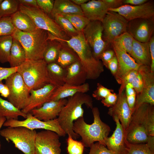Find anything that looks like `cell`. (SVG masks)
Segmentation results:
<instances>
[{
    "label": "cell",
    "instance_id": "1f68e13d",
    "mask_svg": "<svg viewBox=\"0 0 154 154\" xmlns=\"http://www.w3.org/2000/svg\"><path fill=\"white\" fill-rule=\"evenodd\" d=\"M79 60L78 56L74 52L62 47L56 62L62 67L66 69L74 62Z\"/></svg>",
    "mask_w": 154,
    "mask_h": 154
},
{
    "label": "cell",
    "instance_id": "f546056e",
    "mask_svg": "<svg viewBox=\"0 0 154 154\" xmlns=\"http://www.w3.org/2000/svg\"><path fill=\"white\" fill-rule=\"evenodd\" d=\"M27 59L24 48L18 41L13 38L9 62L10 67H17Z\"/></svg>",
    "mask_w": 154,
    "mask_h": 154
},
{
    "label": "cell",
    "instance_id": "6125c7cd",
    "mask_svg": "<svg viewBox=\"0 0 154 154\" xmlns=\"http://www.w3.org/2000/svg\"><path fill=\"white\" fill-rule=\"evenodd\" d=\"M6 120V119L5 117H1L0 118V129L3 126V125ZM1 147V145L0 141V151Z\"/></svg>",
    "mask_w": 154,
    "mask_h": 154
},
{
    "label": "cell",
    "instance_id": "74e56055",
    "mask_svg": "<svg viewBox=\"0 0 154 154\" xmlns=\"http://www.w3.org/2000/svg\"><path fill=\"white\" fill-rule=\"evenodd\" d=\"M127 154H154L146 143L132 144L126 141Z\"/></svg>",
    "mask_w": 154,
    "mask_h": 154
},
{
    "label": "cell",
    "instance_id": "52a82bcc",
    "mask_svg": "<svg viewBox=\"0 0 154 154\" xmlns=\"http://www.w3.org/2000/svg\"><path fill=\"white\" fill-rule=\"evenodd\" d=\"M19 10L28 15L37 28L46 31L58 39L66 40V32L38 7L19 5Z\"/></svg>",
    "mask_w": 154,
    "mask_h": 154
},
{
    "label": "cell",
    "instance_id": "7402d4cb",
    "mask_svg": "<svg viewBox=\"0 0 154 154\" xmlns=\"http://www.w3.org/2000/svg\"><path fill=\"white\" fill-rule=\"evenodd\" d=\"M84 15L90 21L102 22L108 11V6L102 0H92L80 6Z\"/></svg>",
    "mask_w": 154,
    "mask_h": 154
},
{
    "label": "cell",
    "instance_id": "6f0895ef",
    "mask_svg": "<svg viewBox=\"0 0 154 154\" xmlns=\"http://www.w3.org/2000/svg\"><path fill=\"white\" fill-rule=\"evenodd\" d=\"M146 143L150 150L154 152V136L149 135Z\"/></svg>",
    "mask_w": 154,
    "mask_h": 154
},
{
    "label": "cell",
    "instance_id": "bcb514c9",
    "mask_svg": "<svg viewBox=\"0 0 154 154\" xmlns=\"http://www.w3.org/2000/svg\"><path fill=\"white\" fill-rule=\"evenodd\" d=\"M115 53L113 50L107 49L101 54L100 58L102 60L104 66L107 68L109 62L115 55Z\"/></svg>",
    "mask_w": 154,
    "mask_h": 154
},
{
    "label": "cell",
    "instance_id": "5bb4252c",
    "mask_svg": "<svg viewBox=\"0 0 154 154\" xmlns=\"http://www.w3.org/2000/svg\"><path fill=\"white\" fill-rule=\"evenodd\" d=\"M108 11L118 13L128 21L138 18H154V3L149 0L139 5H124L117 8L109 9Z\"/></svg>",
    "mask_w": 154,
    "mask_h": 154
},
{
    "label": "cell",
    "instance_id": "be15d7a7",
    "mask_svg": "<svg viewBox=\"0 0 154 154\" xmlns=\"http://www.w3.org/2000/svg\"><path fill=\"white\" fill-rule=\"evenodd\" d=\"M6 85L5 84H4L2 81L0 82V93L1 91L5 87Z\"/></svg>",
    "mask_w": 154,
    "mask_h": 154
},
{
    "label": "cell",
    "instance_id": "d6986e66",
    "mask_svg": "<svg viewBox=\"0 0 154 154\" xmlns=\"http://www.w3.org/2000/svg\"><path fill=\"white\" fill-rule=\"evenodd\" d=\"M112 45L118 62V69L114 77L119 84L125 75L132 70H138L140 66L125 51L116 46Z\"/></svg>",
    "mask_w": 154,
    "mask_h": 154
},
{
    "label": "cell",
    "instance_id": "f907efd6",
    "mask_svg": "<svg viewBox=\"0 0 154 154\" xmlns=\"http://www.w3.org/2000/svg\"><path fill=\"white\" fill-rule=\"evenodd\" d=\"M118 68V62L117 57L115 55L113 58L109 62L108 68L114 76L115 75Z\"/></svg>",
    "mask_w": 154,
    "mask_h": 154
},
{
    "label": "cell",
    "instance_id": "681fc988",
    "mask_svg": "<svg viewBox=\"0 0 154 154\" xmlns=\"http://www.w3.org/2000/svg\"><path fill=\"white\" fill-rule=\"evenodd\" d=\"M17 67H3L0 66V82L5 80L13 73L17 72Z\"/></svg>",
    "mask_w": 154,
    "mask_h": 154
},
{
    "label": "cell",
    "instance_id": "03108f58",
    "mask_svg": "<svg viewBox=\"0 0 154 154\" xmlns=\"http://www.w3.org/2000/svg\"><path fill=\"white\" fill-rule=\"evenodd\" d=\"M1 18H2V17H1L0 16V19H1Z\"/></svg>",
    "mask_w": 154,
    "mask_h": 154
},
{
    "label": "cell",
    "instance_id": "d6a6232c",
    "mask_svg": "<svg viewBox=\"0 0 154 154\" xmlns=\"http://www.w3.org/2000/svg\"><path fill=\"white\" fill-rule=\"evenodd\" d=\"M13 39L11 35L0 37V62L1 63L9 62V61Z\"/></svg>",
    "mask_w": 154,
    "mask_h": 154
},
{
    "label": "cell",
    "instance_id": "11a10c76",
    "mask_svg": "<svg viewBox=\"0 0 154 154\" xmlns=\"http://www.w3.org/2000/svg\"><path fill=\"white\" fill-rule=\"evenodd\" d=\"M148 1V0H123V5H138L143 4Z\"/></svg>",
    "mask_w": 154,
    "mask_h": 154
},
{
    "label": "cell",
    "instance_id": "d4e9b609",
    "mask_svg": "<svg viewBox=\"0 0 154 154\" xmlns=\"http://www.w3.org/2000/svg\"><path fill=\"white\" fill-rule=\"evenodd\" d=\"M89 90V85L87 83L78 86L65 83L56 88L52 96L50 101L65 99L67 97H72L78 93H85Z\"/></svg>",
    "mask_w": 154,
    "mask_h": 154
},
{
    "label": "cell",
    "instance_id": "9f6ffc18",
    "mask_svg": "<svg viewBox=\"0 0 154 154\" xmlns=\"http://www.w3.org/2000/svg\"><path fill=\"white\" fill-rule=\"evenodd\" d=\"M19 5L38 7L36 0H18Z\"/></svg>",
    "mask_w": 154,
    "mask_h": 154
},
{
    "label": "cell",
    "instance_id": "277c9868",
    "mask_svg": "<svg viewBox=\"0 0 154 154\" xmlns=\"http://www.w3.org/2000/svg\"><path fill=\"white\" fill-rule=\"evenodd\" d=\"M11 35L13 39L20 42L24 48L27 59H43L44 53L49 40L48 32L38 28L28 32L15 29Z\"/></svg>",
    "mask_w": 154,
    "mask_h": 154
},
{
    "label": "cell",
    "instance_id": "484cf974",
    "mask_svg": "<svg viewBox=\"0 0 154 154\" xmlns=\"http://www.w3.org/2000/svg\"><path fill=\"white\" fill-rule=\"evenodd\" d=\"M54 18L57 15H84L80 7L69 0H56L50 13Z\"/></svg>",
    "mask_w": 154,
    "mask_h": 154
},
{
    "label": "cell",
    "instance_id": "cb8c5ba5",
    "mask_svg": "<svg viewBox=\"0 0 154 154\" xmlns=\"http://www.w3.org/2000/svg\"><path fill=\"white\" fill-rule=\"evenodd\" d=\"M130 55L140 66L150 67L151 59L149 42H141L134 39Z\"/></svg>",
    "mask_w": 154,
    "mask_h": 154
},
{
    "label": "cell",
    "instance_id": "83f0119b",
    "mask_svg": "<svg viewBox=\"0 0 154 154\" xmlns=\"http://www.w3.org/2000/svg\"><path fill=\"white\" fill-rule=\"evenodd\" d=\"M10 16L14 27L21 31L31 32L37 28L31 19L27 15L19 10Z\"/></svg>",
    "mask_w": 154,
    "mask_h": 154
},
{
    "label": "cell",
    "instance_id": "836d02e7",
    "mask_svg": "<svg viewBox=\"0 0 154 154\" xmlns=\"http://www.w3.org/2000/svg\"><path fill=\"white\" fill-rule=\"evenodd\" d=\"M55 40H49L44 52L43 60L47 64L56 62L62 46Z\"/></svg>",
    "mask_w": 154,
    "mask_h": 154
},
{
    "label": "cell",
    "instance_id": "ac0fdd59",
    "mask_svg": "<svg viewBox=\"0 0 154 154\" xmlns=\"http://www.w3.org/2000/svg\"><path fill=\"white\" fill-rule=\"evenodd\" d=\"M116 127L112 135L105 141L107 148L114 154H127L126 149L125 131L121 124L118 118L112 117Z\"/></svg>",
    "mask_w": 154,
    "mask_h": 154
},
{
    "label": "cell",
    "instance_id": "6da1fadb",
    "mask_svg": "<svg viewBox=\"0 0 154 154\" xmlns=\"http://www.w3.org/2000/svg\"><path fill=\"white\" fill-rule=\"evenodd\" d=\"M54 39L60 42H65L75 52L86 72L87 79H96L104 72V66L102 63L94 56L82 31L72 36L68 40L59 39L56 38Z\"/></svg>",
    "mask_w": 154,
    "mask_h": 154
},
{
    "label": "cell",
    "instance_id": "e7e4bbea",
    "mask_svg": "<svg viewBox=\"0 0 154 154\" xmlns=\"http://www.w3.org/2000/svg\"><path fill=\"white\" fill-rule=\"evenodd\" d=\"M3 1V0H0V4Z\"/></svg>",
    "mask_w": 154,
    "mask_h": 154
},
{
    "label": "cell",
    "instance_id": "c3c4849f",
    "mask_svg": "<svg viewBox=\"0 0 154 154\" xmlns=\"http://www.w3.org/2000/svg\"><path fill=\"white\" fill-rule=\"evenodd\" d=\"M133 89L138 94L141 92L143 86V82L142 76L139 72L137 76L131 83Z\"/></svg>",
    "mask_w": 154,
    "mask_h": 154
},
{
    "label": "cell",
    "instance_id": "4fadbf2b",
    "mask_svg": "<svg viewBox=\"0 0 154 154\" xmlns=\"http://www.w3.org/2000/svg\"><path fill=\"white\" fill-rule=\"evenodd\" d=\"M138 71L142 76L143 86L141 92L136 96L133 111L143 103L154 105V72L150 66L144 65L140 66Z\"/></svg>",
    "mask_w": 154,
    "mask_h": 154
},
{
    "label": "cell",
    "instance_id": "4316f807",
    "mask_svg": "<svg viewBox=\"0 0 154 154\" xmlns=\"http://www.w3.org/2000/svg\"><path fill=\"white\" fill-rule=\"evenodd\" d=\"M125 135L127 142L132 144L146 143L149 136L143 126L133 123L129 124Z\"/></svg>",
    "mask_w": 154,
    "mask_h": 154
},
{
    "label": "cell",
    "instance_id": "7c38bea8",
    "mask_svg": "<svg viewBox=\"0 0 154 154\" xmlns=\"http://www.w3.org/2000/svg\"><path fill=\"white\" fill-rule=\"evenodd\" d=\"M60 137L56 133L50 130L37 132L35 154H61Z\"/></svg>",
    "mask_w": 154,
    "mask_h": 154
},
{
    "label": "cell",
    "instance_id": "9a60e30c",
    "mask_svg": "<svg viewBox=\"0 0 154 154\" xmlns=\"http://www.w3.org/2000/svg\"><path fill=\"white\" fill-rule=\"evenodd\" d=\"M154 18H138L128 21L127 31L136 40L143 43L149 42L154 30Z\"/></svg>",
    "mask_w": 154,
    "mask_h": 154
},
{
    "label": "cell",
    "instance_id": "9c48e42d",
    "mask_svg": "<svg viewBox=\"0 0 154 154\" xmlns=\"http://www.w3.org/2000/svg\"><path fill=\"white\" fill-rule=\"evenodd\" d=\"M3 126L6 127H25L31 130L43 129L54 132L60 137H65L66 134L62 129L57 118L47 121L40 120L34 117L30 113L27 114L23 120L10 119H6Z\"/></svg>",
    "mask_w": 154,
    "mask_h": 154
},
{
    "label": "cell",
    "instance_id": "603a6c76",
    "mask_svg": "<svg viewBox=\"0 0 154 154\" xmlns=\"http://www.w3.org/2000/svg\"><path fill=\"white\" fill-rule=\"evenodd\" d=\"M65 69V84L80 85L85 83L87 79L86 72L79 60L74 62Z\"/></svg>",
    "mask_w": 154,
    "mask_h": 154
},
{
    "label": "cell",
    "instance_id": "e575fe53",
    "mask_svg": "<svg viewBox=\"0 0 154 154\" xmlns=\"http://www.w3.org/2000/svg\"><path fill=\"white\" fill-rule=\"evenodd\" d=\"M134 39L132 36L126 32L114 39L111 44L121 48L130 54Z\"/></svg>",
    "mask_w": 154,
    "mask_h": 154
},
{
    "label": "cell",
    "instance_id": "60d3db41",
    "mask_svg": "<svg viewBox=\"0 0 154 154\" xmlns=\"http://www.w3.org/2000/svg\"><path fill=\"white\" fill-rule=\"evenodd\" d=\"M67 150L69 154H83L84 146L81 141L68 136L67 139Z\"/></svg>",
    "mask_w": 154,
    "mask_h": 154
},
{
    "label": "cell",
    "instance_id": "db71d44e",
    "mask_svg": "<svg viewBox=\"0 0 154 154\" xmlns=\"http://www.w3.org/2000/svg\"><path fill=\"white\" fill-rule=\"evenodd\" d=\"M136 94H135L131 96H126L128 104L132 113L133 111L135 104Z\"/></svg>",
    "mask_w": 154,
    "mask_h": 154
},
{
    "label": "cell",
    "instance_id": "f5cc1de1",
    "mask_svg": "<svg viewBox=\"0 0 154 154\" xmlns=\"http://www.w3.org/2000/svg\"><path fill=\"white\" fill-rule=\"evenodd\" d=\"M108 6L109 9H116L123 5V0H102Z\"/></svg>",
    "mask_w": 154,
    "mask_h": 154
},
{
    "label": "cell",
    "instance_id": "ba28073f",
    "mask_svg": "<svg viewBox=\"0 0 154 154\" xmlns=\"http://www.w3.org/2000/svg\"><path fill=\"white\" fill-rule=\"evenodd\" d=\"M5 81V84L9 91L7 98L8 101L19 109H23L28 103L30 91L22 76L17 72L9 76Z\"/></svg>",
    "mask_w": 154,
    "mask_h": 154
},
{
    "label": "cell",
    "instance_id": "8fae6325",
    "mask_svg": "<svg viewBox=\"0 0 154 154\" xmlns=\"http://www.w3.org/2000/svg\"><path fill=\"white\" fill-rule=\"evenodd\" d=\"M102 22L104 41L108 44L111 43L116 37L127 31L128 21L116 12L108 11Z\"/></svg>",
    "mask_w": 154,
    "mask_h": 154
},
{
    "label": "cell",
    "instance_id": "ee69618b",
    "mask_svg": "<svg viewBox=\"0 0 154 154\" xmlns=\"http://www.w3.org/2000/svg\"><path fill=\"white\" fill-rule=\"evenodd\" d=\"M90 147V151L88 154H114L106 146L98 142L94 143Z\"/></svg>",
    "mask_w": 154,
    "mask_h": 154
},
{
    "label": "cell",
    "instance_id": "b9f144b4",
    "mask_svg": "<svg viewBox=\"0 0 154 154\" xmlns=\"http://www.w3.org/2000/svg\"><path fill=\"white\" fill-rule=\"evenodd\" d=\"M114 90L104 87L100 83H98L96 89L92 94V96L96 100H100L106 98Z\"/></svg>",
    "mask_w": 154,
    "mask_h": 154
},
{
    "label": "cell",
    "instance_id": "7dc6e473",
    "mask_svg": "<svg viewBox=\"0 0 154 154\" xmlns=\"http://www.w3.org/2000/svg\"><path fill=\"white\" fill-rule=\"evenodd\" d=\"M117 99V94L112 92L106 98L101 100V102L103 105L107 107H111L116 104Z\"/></svg>",
    "mask_w": 154,
    "mask_h": 154
},
{
    "label": "cell",
    "instance_id": "816d5d0a",
    "mask_svg": "<svg viewBox=\"0 0 154 154\" xmlns=\"http://www.w3.org/2000/svg\"><path fill=\"white\" fill-rule=\"evenodd\" d=\"M149 47L151 59L150 70L151 72H154V36L153 35L150 40Z\"/></svg>",
    "mask_w": 154,
    "mask_h": 154
},
{
    "label": "cell",
    "instance_id": "680465c9",
    "mask_svg": "<svg viewBox=\"0 0 154 154\" xmlns=\"http://www.w3.org/2000/svg\"><path fill=\"white\" fill-rule=\"evenodd\" d=\"M0 94L4 98H7L8 97L9 94V91L8 88L6 85L1 91Z\"/></svg>",
    "mask_w": 154,
    "mask_h": 154
},
{
    "label": "cell",
    "instance_id": "8992f818",
    "mask_svg": "<svg viewBox=\"0 0 154 154\" xmlns=\"http://www.w3.org/2000/svg\"><path fill=\"white\" fill-rule=\"evenodd\" d=\"M37 132L23 127H7L0 131V135L25 154H35Z\"/></svg>",
    "mask_w": 154,
    "mask_h": 154
},
{
    "label": "cell",
    "instance_id": "d590c367",
    "mask_svg": "<svg viewBox=\"0 0 154 154\" xmlns=\"http://www.w3.org/2000/svg\"><path fill=\"white\" fill-rule=\"evenodd\" d=\"M19 5L18 0H3L0 4V16H11L19 10Z\"/></svg>",
    "mask_w": 154,
    "mask_h": 154
},
{
    "label": "cell",
    "instance_id": "8d00e7d4",
    "mask_svg": "<svg viewBox=\"0 0 154 154\" xmlns=\"http://www.w3.org/2000/svg\"><path fill=\"white\" fill-rule=\"evenodd\" d=\"M60 15L68 20L79 32H82L90 21L84 15L70 14Z\"/></svg>",
    "mask_w": 154,
    "mask_h": 154
},
{
    "label": "cell",
    "instance_id": "94428289",
    "mask_svg": "<svg viewBox=\"0 0 154 154\" xmlns=\"http://www.w3.org/2000/svg\"><path fill=\"white\" fill-rule=\"evenodd\" d=\"M72 2H73L75 4L77 5H80V6L84 4L87 2L89 0H71Z\"/></svg>",
    "mask_w": 154,
    "mask_h": 154
},
{
    "label": "cell",
    "instance_id": "30bf717a",
    "mask_svg": "<svg viewBox=\"0 0 154 154\" xmlns=\"http://www.w3.org/2000/svg\"><path fill=\"white\" fill-rule=\"evenodd\" d=\"M103 30L101 22L92 21H90L82 31L94 56L99 60L101 54L107 49L108 44L103 39Z\"/></svg>",
    "mask_w": 154,
    "mask_h": 154
},
{
    "label": "cell",
    "instance_id": "5b68a950",
    "mask_svg": "<svg viewBox=\"0 0 154 154\" xmlns=\"http://www.w3.org/2000/svg\"><path fill=\"white\" fill-rule=\"evenodd\" d=\"M47 64L43 59H27L17 67V72L21 75L30 91L49 83Z\"/></svg>",
    "mask_w": 154,
    "mask_h": 154
},
{
    "label": "cell",
    "instance_id": "4dcf8cb0",
    "mask_svg": "<svg viewBox=\"0 0 154 154\" xmlns=\"http://www.w3.org/2000/svg\"><path fill=\"white\" fill-rule=\"evenodd\" d=\"M19 116L26 118L27 114L16 108L8 101L0 97V118L5 117L6 119L18 120Z\"/></svg>",
    "mask_w": 154,
    "mask_h": 154
},
{
    "label": "cell",
    "instance_id": "f35d334b",
    "mask_svg": "<svg viewBox=\"0 0 154 154\" xmlns=\"http://www.w3.org/2000/svg\"><path fill=\"white\" fill-rule=\"evenodd\" d=\"M53 18L56 22L66 32L72 34V36L75 35L79 33L69 21L62 15H57Z\"/></svg>",
    "mask_w": 154,
    "mask_h": 154
},
{
    "label": "cell",
    "instance_id": "91938a15",
    "mask_svg": "<svg viewBox=\"0 0 154 154\" xmlns=\"http://www.w3.org/2000/svg\"><path fill=\"white\" fill-rule=\"evenodd\" d=\"M126 96L132 95L136 94V92L133 88H125Z\"/></svg>",
    "mask_w": 154,
    "mask_h": 154
},
{
    "label": "cell",
    "instance_id": "f1b7e54d",
    "mask_svg": "<svg viewBox=\"0 0 154 154\" xmlns=\"http://www.w3.org/2000/svg\"><path fill=\"white\" fill-rule=\"evenodd\" d=\"M47 70L49 83L57 87L65 83L66 70L56 62L47 64Z\"/></svg>",
    "mask_w": 154,
    "mask_h": 154
},
{
    "label": "cell",
    "instance_id": "e0dca14e",
    "mask_svg": "<svg viewBox=\"0 0 154 154\" xmlns=\"http://www.w3.org/2000/svg\"><path fill=\"white\" fill-rule=\"evenodd\" d=\"M56 88L53 85L48 83L40 88L31 90L28 103L21 111L27 114L33 110L39 108L45 103L49 102Z\"/></svg>",
    "mask_w": 154,
    "mask_h": 154
},
{
    "label": "cell",
    "instance_id": "7a4b0ae2",
    "mask_svg": "<svg viewBox=\"0 0 154 154\" xmlns=\"http://www.w3.org/2000/svg\"><path fill=\"white\" fill-rule=\"evenodd\" d=\"M84 104L91 109L93 107L92 98L86 93H78L69 97L57 118L60 126L66 134L74 139L80 136L73 130L74 123L79 118L83 117L84 111L82 106Z\"/></svg>",
    "mask_w": 154,
    "mask_h": 154
},
{
    "label": "cell",
    "instance_id": "ffe728a7",
    "mask_svg": "<svg viewBox=\"0 0 154 154\" xmlns=\"http://www.w3.org/2000/svg\"><path fill=\"white\" fill-rule=\"evenodd\" d=\"M108 114L112 117H117L124 130H127L131 121L132 113L128 104L124 91L117 94L116 104L109 108Z\"/></svg>",
    "mask_w": 154,
    "mask_h": 154
},
{
    "label": "cell",
    "instance_id": "7bdbcfd3",
    "mask_svg": "<svg viewBox=\"0 0 154 154\" xmlns=\"http://www.w3.org/2000/svg\"><path fill=\"white\" fill-rule=\"evenodd\" d=\"M138 73V70H133L128 72L121 80L119 84H121L119 90V93L124 91L126 85L131 83Z\"/></svg>",
    "mask_w": 154,
    "mask_h": 154
},
{
    "label": "cell",
    "instance_id": "44dd1931",
    "mask_svg": "<svg viewBox=\"0 0 154 154\" xmlns=\"http://www.w3.org/2000/svg\"><path fill=\"white\" fill-rule=\"evenodd\" d=\"M67 101L65 98L48 102L40 108L33 110L30 113L34 117L40 120L47 121L52 120L57 118Z\"/></svg>",
    "mask_w": 154,
    "mask_h": 154
},
{
    "label": "cell",
    "instance_id": "f6af8a7d",
    "mask_svg": "<svg viewBox=\"0 0 154 154\" xmlns=\"http://www.w3.org/2000/svg\"><path fill=\"white\" fill-rule=\"evenodd\" d=\"M38 7L46 14H50L53 8L52 0H36Z\"/></svg>",
    "mask_w": 154,
    "mask_h": 154
},
{
    "label": "cell",
    "instance_id": "ab89813d",
    "mask_svg": "<svg viewBox=\"0 0 154 154\" xmlns=\"http://www.w3.org/2000/svg\"><path fill=\"white\" fill-rule=\"evenodd\" d=\"M15 28L13 25L10 16L2 17L0 19V37L11 35Z\"/></svg>",
    "mask_w": 154,
    "mask_h": 154
},
{
    "label": "cell",
    "instance_id": "2e32d148",
    "mask_svg": "<svg viewBox=\"0 0 154 154\" xmlns=\"http://www.w3.org/2000/svg\"><path fill=\"white\" fill-rule=\"evenodd\" d=\"M130 123L143 126L148 135L154 136V105L147 103L140 105L133 112Z\"/></svg>",
    "mask_w": 154,
    "mask_h": 154
},
{
    "label": "cell",
    "instance_id": "3957f363",
    "mask_svg": "<svg viewBox=\"0 0 154 154\" xmlns=\"http://www.w3.org/2000/svg\"><path fill=\"white\" fill-rule=\"evenodd\" d=\"M92 110L93 122L88 124L83 117H81L74 122L73 130L81 137V141L84 147H90L95 142H99L106 146L105 141L111 131L110 128L101 120L97 107H93Z\"/></svg>",
    "mask_w": 154,
    "mask_h": 154
}]
</instances>
